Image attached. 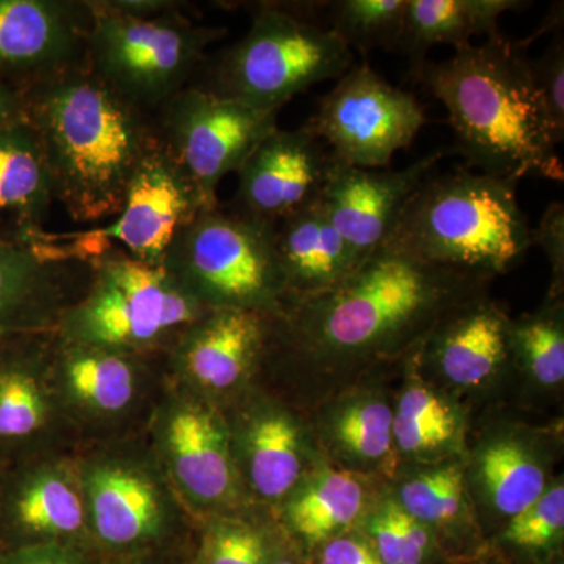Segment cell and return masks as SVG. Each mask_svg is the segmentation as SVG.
<instances>
[{"instance_id": "9c48e42d", "label": "cell", "mask_w": 564, "mask_h": 564, "mask_svg": "<svg viewBox=\"0 0 564 564\" xmlns=\"http://www.w3.org/2000/svg\"><path fill=\"white\" fill-rule=\"evenodd\" d=\"M278 113L191 84L159 110L154 124L163 147L212 209L220 204L221 181L239 172L254 148L278 128Z\"/></svg>"}, {"instance_id": "6da1fadb", "label": "cell", "mask_w": 564, "mask_h": 564, "mask_svg": "<svg viewBox=\"0 0 564 564\" xmlns=\"http://www.w3.org/2000/svg\"><path fill=\"white\" fill-rule=\"evenodd\" d=\"M491 278L429 265L383 247L332 291L292 303L289 340L318 366H351L414 351Z\"/></svg>"}, {"instance_id": "8fae6325", "label": "cell", "mask_w": 564, "mask_h": 564, "mask_svg": "<svg viewBox=\"0 0 564 564\" xmlns=\"http://www.w3.org/2000/svg\"><path fill=\"white\" fill-rule=\"evenodd\" d=\"M425 121L410 93L393 87L364 63L340 77L306 128L332 148L334 161L384 170L395 152L413 143Z\"/></svg>"}, {"instance_id": "f35d334b", "label": "cell", "mask_w": 564, "mask_h": 564, "mask_svg": "<svg viewBox=\"0 0 564 564\" xmlns=\"http://www.w3.org/2000/svg\"><path fill=\"white\" fill-rule=\"evenodd\" d=\"M310 564H383L358 529L325 541L307 554Z\"/></svg>"}, {"instance_id": "8d00e7d4", "label": "cell", "mask_w": 564, "mask_h": 564, "mask_svg": "<svg viewBox=\"0 0 564 564\" xmlns=\"http://www.w3.org/2000/svg\"><path fill=\"white\" fill-rule=\"evenodd\" d=\"M530 70L540 93L545 115L551 122L556 144L564 140V40L560 32L547 51L536 61L530 58Z\"/></svg>"}, {"instance_id": "e0dca14e", "label": "cell", "mask_w": 564, "mask_h": 564, "mask_svg": "<svg viewBox=\"0 0 564 564\" xmlns=\"http://www.w3.org/2000/svg\"><path fill=\"white\" fill-rule=\"evenodd\" d=\"M274 251L291 303L332 291L359 265L318 198L278 223Z\"/></svg>"}, {"instance_id": "b9f144b4", "label": "cell", "mask_w": 564, "mask_h": 564, "mask_svg": "<svg viewBox=\"0 0 564 564\" xmlns=\"http://www.w3.org/2000/svg\"><path fill=\"white\" fill-rule=\"evenodd\" d=\"M267 564H310L306 554L288 547H270Z\"/></svg>"}, {"instance_id": "ab89813d", "label": "cell", "mask_w": 564, "mask_h": 564, "mask_svg": "<svg viewBox=\"0 0 564 564\" xmlns=\"http://www.w3.org/2000/svg\"><path fill=\"white\" fill-rule=\"evenodd\" d=\"M0 564H80L65 549L51 544H22L0 549Z\"/></svg>"}, {"instance_id": "2e32d148", "label": "cell", "mask_w": 564, "mask_h": 564, "mask_svg": "<svg viewBox=\"0 0 564 564\" xmlns=\"http://www.w3.org/2000/svg\"><path fill=\"white\" fill-rule=\"evenodd\" d=\"M510 323L499 304L478 296L430 333L423 340L421 358L456 388L488 383L513 359Z\"/></svg>"}, {"instance_id": "ffe728a7", "label": "cell", "mask_w": 564, "mask_h": 564, "mask_svg": "<svg viewBox=\"0 0 564 564\" xmlns=\"http://www.w3.org/2000/svg\"><path fill=\"white\" fill-rule=\"evenodd\" d=\"M469 477L489 514L505 522L536 502L551 486L540 444L521 432L492 434L478 445Z\"/></svg>"}, {"instance_id": "277c9868", "label": "cell", "mask_w": 564, "mask_h": 564, "mask_svg": "<svg viewBox=\"0 0 564 564\" xmlns=\"http://www.w3.org/2000/svg\"><path fill=\"white\" fill-rule=\"evenodd\" d=\"M518 182L474 172L423 182L384 247L456 272L507 273L532 247Z\"/></svg>"}, {"instance_id": "f546056e", "label": "cell", "mask_w": 564, "mask_h": 564, "mask_svg": "<svg viewBox=\"0 0 564 564\" xmlns=\"http://www.w3.org/2000/svg\"><path fill=\"white\" fill-rule=\"evenodd\" d=\"M563 538L564 486L560 481L507 521L488 547L505 564H562Z\"/></svg>"}, {"instance_id": "7bdbcfd3", "label": "cell", "mask_w": 564, "mask_h": 564, "mask_svg": "<svg viewBox=\"0 0 564 564\" xmlns=\"http://www.w3.org/2000/svg\"><path fill=\"white\" fill-rule=\"evenodd\" d=\"M443 564H505L496 552L486 547L480 554L473 556H462V558H448Z\"/></svg>"}, {"instance_id": "cb8c5ba5", "label": "cell", "mask_w": 564, "mask_h": 564, "mask_svg": "<svg viewBox=\"0 0 564 564\" xmlns=\"http://www.w3.org/2000/svg\"><path fill=\"white\" fill-rule=\"evenodd\" d=\"M392 419L391 404L383 397L369 391L350 393L323 415L322 437L348 469H383L395 454Z\"/></svg>"}, {"instance_id": "e575fe53", "label": "cell", "mask_w": 564, "mask_h": 564, "mask_svg": "<svg viewBox=\"0 0 564 564\" xmlns=\"http://www.w3.org/2000/svg\"><path fill=\"white\" fill-rule=\"evenodd\" d=\"M44 421L46 403L32 367L0 352V448L29 440Z\"/></svg>"}, {"instance_id": "d4e9b609", "label": "cell", "mask_w": 564, "mask_h": 564, "mask_svg": "<svg viewBox=\"0 0 564 564\" xmlns=\"http://www.w3.org/2000/svg\"><path fill=\"white\" fill-rule=\"evenodd\" d=\"M55 203L39 135L25 117L0 126V212L21 218L24 231H41Z\"/></svg>"}, {"instance_id": "ac0fdd59", "label": "cell", "mask_w": 564, "mask_h": 564, "mask_svg": "<svg viewBox=\"0 0 564 564\" xmlns=\"http://www.w3.org/2000/svg\"><path fill=\"white\" fill-rule=\"evenodd\" d=\"M274 315L210 310L182 333L180 356L196 383L226 391L243 380L265 347Z\"/></svg>"}, {"instance_id": "d6986e66", "label": "cell", "mask_w": 564, "mask_h": 564, "mask_svg": "<svg viewBox=\"0 0 564 564\" xmlns=\"http://www.w3.org/2000/svg\"><path fill=\"white\" fill-rule=\"evenodd\" d=\"M466 470L456 462L436 463L404 478L395 502L436 536L447 558L484 552L488 543L467 502Z\"/></svg>"}, {"instance_id": "83f0119b", "label": "cell", "mask_w": 564, "mask_h": 564, "mask_svg": "<svg viewBox=\"0 0 564 564\" xmlns=\"http://www.w3.org/2000/svg\"><path fill=\"white\" fill-rule=\"evenodd\" d=\"M393 447L406 458L436 462L456 452L463 422L458 410L422 381H411L392 408Z\"/></svg>"}, {"instance_id": "4316f807", "label": "cell", "mask_w": 564, "mask_h": 564, "mask_svg": "<svg viewBox=\"0 0 564 564\" xmlns=\"http://www.w3.org/2000/svg\"><path fill=\"white\" fill-rule=\"evenodd\" d=\"M84 524V507L68 481L40 473L11 480L0 499V525L10 543L31 534L74 533Z\"/></svg>"}, {"instance_id": "ba28073f", "label": "cell", "mask_w": 564, "mask_h": 564, "mask_svg": "<svg viewBox=\"0 0 564 564\" xmlns=\"http://www.w3.org/2000/svg\"><path fill=\"white\" fill-rule=\"evenodd\" d=\"M95 281L62 317L68 343L132 351L182 334L207 313L162 265L113 250L91 258Z\"/></svg>"}, {"instance_id": "d6a6232c", "label": "cell", "mask_w": 564, "mask_h": 564, "mask_svg": "<svg viewBox=\"0 0 564 564\" xmlns=\"http://www.w3.org/2000/svg\"><path fill=\"white\" fill-rule=\"evenodd\" d=\"M359 532L383 564H443L447 558L436 536L411 518L395 500L362 516Z\"/></svg>"}, {"instance_id": "74e56055", "label": "cell", "mask_w": 564, "mask_h": 564, "mask_svg": "<svg viewBox=\"0 0 564 564\" xmlns=\"http://www.w3.org/2000/svg\"><path fill=\"white\" fill-rule=\"evenodd\" d=\"M532 245L544 251L552 267L554 296L562 295L564 276V206L563 203L549 204L543 218L532 231Z\"/></svg>"}, {"instance_id": "30bf717a", "label": "cell", "mask_w": 564, "mask_h": 564, "mask_svg": "<svg viewBox=\"0 0 564 564\" xmlns=\"http://www.w3.org/2000/svg\"><path fill=\"white\" fill-rule=\"evenodd\" d=\"M207 209L202 193L158 137L133 173L117 220L90 231L39 236L87 259L121 243L132 258L162 265L177 236Z\"/></svg>"}, {"instance_id": "60d3db41", "label": "cell", "mask_w": 564, "mask_h": 564, "mask_svg": "<svg viewBox=\"0 0 564 564\" xmlns=\"http://www.w3.org/2000/svg\"><path fill=\"white\" fill-rule=\"evenodd\" d=\"M24 117V101L21 91L14 90L0 79V126Z\"/></svg>"}, {"instance_id": "52a82bcc", "label": "cell", "mask_w": 564, "mask_h": 564, "mask_svg": "<svg viewBox=\"0 0 564 564\" xmlns=\"http://www.w3.org/2000/svg\"><path fill=\"white\" fill-rule=\"evenodd\" d=\"M274 228L218 204L177 236L162 267L206 310L280 315L288 295Z\"/></svg>"}, {"instance_id": "5bb4252c", "label": "cell", "mask_w": 564, "mask_h": 564, "mask_svg": "<svg viewBox=\"0 0 564 564\" xmlns=\"http://www.w3.org/2000/svg\"><path fill=\"white\" fill-rule=\"evenodd\" d=\"M91 22L90 2L0 0V68L32 85L87 66Z\"/></svg>"}, {"instance_id": "9a60e30c", "label": "cell", "mask_w": 564, "mask_h": 564, "mask_svg": "<svg viewBox=\"0 0 564 564\" xmlns=\"http://www.w3.org/2000/svg\"><path fill=\"white\" fill-rule=\"evenodd\" d=\"M88 261L66 245L24 231L17 239L0 234V345L50 323L57 300L55 276Z\"/></svg>"}, {"instance_id": "603a6c76", "label": "cell", "mask_w": 564, "mask_h": 564, "mask_svg": "<svg viewBox=\"0 0 564 564\" xmlns=\"http://www.w3.org/2000/svg\"><path fill=\"white\" fill-rule=\"evenodd\" d=\"M87 494L93 522L104 543H141L161 529V503L143 475L124 467H98L88 474Z\"/></svg>"}, {"instance_id": "836d02e7", "label": "cell", "mask_w": 564, "mask_h": 564, "mask_svg": "<svg viewBox=\"0 0 564 564\" xmlns=\"http://www.w3.org/2000/svg\"><path fill=\"white\" fill-rule=\"evenodd\" d=\"M511 356L536 383L555 388L564 380L563 303L552 296L543 310L511 321Z\"/></svg>"}, {"instance_id": "8992f818", "label": "cell", "mask_w": 564, "mask_h": 564, "mask_svg": "<svg viewBox=\"0 0 564 564\" xmlns=\"http://www.w3.org/2000/svg\"><path fill=\"white\" fill-rule=\"evenodd\" d=\"M90 7L87 68L152 118L191 85L207 47L228 33L195 24L180 9L141 17L110 9L106 2Z\"/></svg>"}, {"instance_id": "f1b7e54d", "label": "cell", "mask_w": 564, "mask_h": 564, "mask_svg": "<svg viewBox=\"0 0 564 564\" xmlns=\"http://www.w3.org/2000/svg\"><path fill=\"white\" fill-rule=\"evenodd\" d=\"M248 475L265 499H281L299 484L303 444L299 426L280 411L258 415L247 432Z\"/></svg>"}, {"instance_id": "7c38bea8", "label": "cell", "mask_w": 564, "mask_h": 564, "mask_svg": "<svg viewBox=\"0 0 564 564\" xmlns=\"http://www.w3.org/2000/svg\"><path fill=\"white\" fill-rule=\"evenodd\" d=\"M443 154L434 152L400 172L334 161L318 199L359 263L384 247L414 193Z\"/></svg>"}, {"instance_id": "4dcf8cb0", "label": "cell", "mask_w": 564, "mask_h": 564, "mask_svg": "<svg viewBox=\"0 0 564 564\" xmlns=\"http://www.w3.org/2000/svg\"><path fill=\"white\" fill-rule=\"evenodd\" d=\"M66 356V378L82 402L115 413L132 400L133 369L124 351L73 344Z\"/></svg>"}, {"instance_id": "44dd1931", "label": "cell", "mask_w": 564, "mask_h": 564, "mask_svg": "<svg viewBox=\"0 0 564 564\" xmlns=\"http://www.w3.org/2000/svg\"><path fill=\"white\" fill-rule=\"evenodd\" d=\"M169 451L182 488L202 502L231 496L234 469L228 433L217 414L203 406L182 408L169 425Z\"/></svg>"}, {"instance_id": "d590c367", "label": "cell", "mask_w": 564, "mask_h": 564, "mask_svg": "<svg viewBox=\"0 0 564 564\" xmlns=\"http://www.w3.org/2000/svg\"><path fill=\"white\" fill-rule=\"evenodd\" d=\"M270 545L242 522L221 521L203 540L199 564H267Z\"/></svg>"}, {"instance_id": "5b68a950", "label": "cell", "mask_w": 564, "mask_h": 564, "mask_svg": "<svg viewBox=\"0 0 564 564\" xmlns=\"http://www.w3.org/2000/svg\"><path fill=\"white\" fill-rule=\"evenodd\" d=\"M317 7L265 3L258 7L242 40L221 52L203 88L265 111H280L315 84L340 79L352 51L313 20Z\"/></svg>"}, {"instance_id": "484cf974", "label": "cell", "mask_w": 564, "mask_h": 564, "mask_svg": "<svg viewBox=\"0 0 564 564\" xmlns=\"http://www.w3.org/2000/svg\"><path fill=\"white\" fill-rule=\"evenodd\" d=\"M366 489L350 470H325L304 485L288 505V524L306 555L361 521Z\"/></svg>"}, {"instance_id": "7402d4cb", "label": "cell", "mask_w": 564, "mask_h": 564, "mask_svg": "<svg viewBox=\"0 0 564 564\" xmlns=\"http://www.w3.org/2000/svg\"><path fill=\"white\" fill-rule=\"evenodd\" d=\"M530 2L519 0H408L399 51L410 58L411 74L419 76L426 54L437 44L467 46L474 36L499 35V18Z\"/></svg>"}, {"instance_id": "4fadbf2b", "label": "cell", "mask_w": 564, "mask_h": 564, "mask_svg": "<svg viewBox=\"0 0 564 564\" xmlns=\"http://www.w3.org/2000/svg\"><path fill=\"white\" fill-rule=\"evenodd\" d=\"M333 155L310 129L270 132L240 166L232 210L276 226L321 195Z\"/></svg>"}, {"instance_id": "1f68e13d", "label": "cell", "mask_w": 564, "mask_h": 564, "mask_svg": "<svg viewBox=\"0 0 564 564\" xmlns=\"http://www.w3.org/2000/svg\"><path fill=\"white\" fill-rule=\"evenodd\" d=\"M406 9L408 0H336L322 6L325 28L361 52L399 50Z\"/></svg>"}, {"instance_id": "3957f363", "label": "cell", "mask_w": 564, "mask_h": 564, "mask_svg": "<svg viewBox=\"0 0 564 564\" xmlns=\"http://www.w3.org/2000/svg\"><path fill=\"white\" fill-rule=\"evenodd\" d=\"M415 79L444 104L456 150L481 173L564 181L556 141L534 85L524 44L489 36L455 50L454 57L426 62Z\"/></svg>"}, {"instance_id": "7a4b0ae2", "label": "cell", "mask_w": 564, "mask_h": 564, "mask_svg": "<svg viewBox=\"0 0 564 564\" xmlns=\"http://www.w3.org/2000/svg\"><path fill=\"white\" fill-rule=\"evenodd\" d=\"M39 135L55 202L79 223L120 214L137 166L158 140L154 118L126 101L87 66L21 91Z\"/></svg>"}]
</instances>
